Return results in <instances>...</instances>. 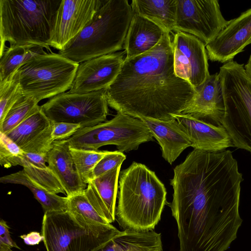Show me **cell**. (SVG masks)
<instances>
[{
    "label": "cell",
    "instance_id": "obj_1",
    "mask_svg": "<svg viewBox=\"0 0 251 251\" xmlns=\"http://www.w3.org/2000/svg\"><path fill=\"white\" fill-rule=\"evenodd\" d=\"M105 91L108 105L117 112L163 121L181 114L196 94L195 88L175 73L172 38L168 31L151 50L125 58L117 76Z\"/></svg>",
    "mask_w": 251,
    "mask_h": 251
},
{
    "label": "cell",
    "instance_id": "obj_2",
    "mask_svg": "<svg viewBox=\"0 0 251 251\" xmlns=\"http://www.w3.org/2000/svg\"><path fill=\"white\" fill-rule=\"evenodd\" d=\"M116 216L124 229L153 230L166 203L167 192L155 173L135 162L119 175Z\"/></svg>",
    "mask_w": 251,
    "mask_h": 251
},
{
    "label": "cell",
    "instance_id": "obj_3",
    "mask_svg": "<svg viewBox=\"0 0 251 251\" xmlns=\"http://www.w3.org/2000/svg\"><path fill=\"white\" fill-rule=\"evenodd\" d=\"M133 15L127 0H104L92 20L58 53L77 63L120 50Z\"/></svg>",
    "mask_w": 251,
    "mask_h": 251
},
{
    "label": "cell",
    "instance_id": "obj_4",
    "mask_svg": "<svg viewBox=\"0 0 251 251\" xmlns=\"http://www.w3.org/2000/svg\"><path fill=\"white\" fill-rule=\"evenodd\" d=\"M59 0H0V56L10 46L34 44L50 49Z\"/></svg>",
    "mask_w": 251,
    "mask_h": 251
},
{
    "label": "cell",
    "instance_id": "obj_5",
    "mask_svg": "<svg viewBox=\"0 0 251 251\" xmlns=\"http://www.w3.org/2000/svg\"><path fill=\"white\" fill-rule=\"evenodd\" d=\"M219 74L225 105L221 125L234 146L251 153V78L244 65L233 60L225 63Z\"/></svg>",
    "mask_w": 251,
    "mask_h": 251
},
{
    "label": "cell",
    "instance_id": "obj_6",
    "mask_svg": "<svg viewBox=\"0 0 251 251\" xmlns=\"http://www.w3.org/2000/svg\"><path fill=\"white\" fill-rule=\"evenodd\" d=\"M119 230L112 225H91L68 211L45 212L41 234L47 251H93L110 241Z\"/></svg>",
    "mask_w": 251,
    "mask_h": 251
},
{
    "label": "cell",
    "instance_id": "obj_7",
    "mask_svg": "<svg viewBox=\"0 0 251 251\" xmlns=\"http://www.w3.org/2000/svg\"><path fill=\"white\" fill-rule=\"evenodd\" d=\"M79 64L59 54L35 57L15 74L24 97L39 102L71 88Z\"/></svg>",
    "mask_w": 251,
    "mask_h": 251
},
{
    "label": "cell",
    "instance_id": "obj_8",
    "mask_svg": "<svg viewBox=\"0 0 251 251\" xmlns=\"http://www.w3.org/2000/svg\"><path fill=\"white\" fill-rule=\"evenodd\" d=\"M153 137L142 120L117 112L110 120L79 128L67 140L71 148L98 151L114 145L123 152L136 150L142 143L153 141Z\"/></svg>",
    "mask_w": 251,
    "mask_h": 251
},
{
    "label": "cell",
    "instance_id": "obj_9",
    "mask_svg": "<svg viewBox=\"0 0 251 251\" xmlns=\"http://www.w3.org/2000/svg\"><path fill=\"white\" fill-rule=\"evenodd\" d=\"M108 106L105 89H102L86 93L64 92L40 106L52 123L75 124L84 128L105 122Z\"/></svg>",
    "mask_w": 251,
    "mask_h": 251
},
{
    "label": "cell",
    "instance_id": "obj_10",
    "mask_svg": "<svg viewBox=\"0 0 251 251\" xmlns=\"http://www.w3.org/2000/svg\"><path fill=\"white\" fill-rule=\"evenodd\" d=\"M217 0H176L174 30L193 35L205 46L229 23Z\"/></svg>",
    "mask_w": 251,
    "mask_h": 251
},
{
    "label": "cell",
    "instance_id": "obj_11",
    "mask_svg": "<svg viewBox=\"0 0 251 251\" xmlns=\"http://www.w3.org/2000/svg\"><path fill=\"white\" fill-rule=\"evenodd\" d=\"M176 75L195 89L210 75L205 45L197 37L177 31L172 39Z\"/></svg>",
    "mask_w": 251,
    "mask_h": 251
},
{
    "label": "cell",
    "instance_id": "obj_12",
    "mask_svg": "<svg viewBox=\"0 0 251 251\" xmlns=\"http://www.w3.org/2000/svg\"><path fill=\"white\" fill-rule=\"evenodd\" d=\"M104 0H62L49 46L62 50L88 24Z\"/></svg>",
    "mask_w": 251,
    "mask_h": 251
},
{
    "label": "cell",
    "instance_id": "obj_13",
    "mask_svg": "<svg viewBox=\"0 0 251 251\" xmlns=\"http://www.w3.org/2000/svg\"><path fill=\"white\" fill-rule=\"evenodd\" d=\"M126 57L125 51H118L79 63L69 92L86 93L107 88L119 74Z\"/></svg>",
    "mask_w": 251,
    "mask_h": 251
},
{
    "label": "cell",
    "instance_id": "obj_14",
    "mask_svg": "<svg viewBox=\"0 0 251 251\" xmlns=\"http://www.w3.org/2000/svg\"><path fill=\"white\" fill-rule=\"evenodd\" d=\"M251 39V8L230 20L213 40L205 46L208 58L226 63L242 51Z\"/></svg>",
    "mask_w": 251,
    "mask_h": 251
},
{
    "label": "cell",
    "instance_id": "obj_15",
    "mask_svg": "<svg viewBox=\"0 0 251 251\" xmlns=\"http://www.w3.org/2000/svg\"><path fill=\"white\" fill-rule=\"evenodd\" d=\"M172 116L188 136L191 147L195 150L217 152L234 146L222 125L208 123L189 114H180Z\"/></svg>",
    "mask_w": 251,
    "mask_h": 251
},
{
    "label": "cell",
    "instance_id": "obj_16",
    "mask_svg": "<svg viewBox=\"0 0 251 251\" xmlns=\"http://www.w3.org/2000/svg\"><path fill=\"white\" fill-rule=\"evenodd\" d=\"M195 90L192 100L181 114L199 119L210 120L217 125H222L225 105L219 73L210 75Z\"/></svg>",
    "mask_w": 251,
    "mask_h": 251
},
{
    "label": "cell",
    "instance_id": "obj_17",
    "mask_svg": "<svg viewBox=\"0 0 251 251\" xmlns=\"http://www.w3.org/2000/svg\"><path fill=\"white\" fill-rule=\"evenodd\" d=\"M47 163L60 181L67 197L84 191L87 185L83 182L76 171L67 139L53 141L47 154Z\"/></svg>",
    "mask_w": 251,
    "mask_h": 251
},
{
    "label": "cell",
    "instance_id": "obj_18",
    "mask_svg": "<svg viewBox=\"0 0 251 251\" xmlns=\"http://www.w3.org/2000/svg\"><path fill=\"white\" fill-rule=\"evenodd\" d=\"M121 166L119 165L93 179L84 191L95 210L109 224L113 223L116 217V202Z\"/></svg>",
    "mask_w": 251,
    "mask_h": 251
},
{
    "label": "cell",
    "instance_id": "obj_19",
    "mask_svg": "<svg viewBox=\"0 0 251 251\" xmlns=\"http://www.w3.org/2000/svg\"><path fill=\"white\" fill-rule=\"evenodd\" d=\"M160 146L162 156L172 164L186 148L191 146L187 134L174 119L168 121L141 118Z\"/></svg>",
    "mask_w": 251,
    "mask_h": 251
},
{
    "label": "cell",
    "instance_id": "obj_20",
    "mask_svg": "<svg viewBox=\"0 0 251 251\" xmlns=\"http://www.w3.org/2000/svg\"><path fill=\"white\" fill-rule=\"evenodd\" d=\"M166 31L154 22L134 14L125 38L124 48L128 59L154 48Z\"/></svg>",
    "mask_w": 251,
    "mask_h": 251
},
{
    "label": "cell",
    "instance_id": "obj_21",
    "mask_svg": "<svg viewBox=\"0 0 251 251\" xmlns=\"http://www.w3.org/2000/svg\"><path fill=\"white\" fill-rule=\"evenodd\" d=\"M161 234L153 230L139 232L125 229L106 244L93 251H147L162 249Z\"/></svg>",
    "mask_w": 251,
    "mask_h": 251
},
{
    "label": "cell",
    "instance_id": "obj_22",
    "mask_svg": "<svg viewBox=\"0 0 251 251\" xmlns=\"http://www.w3.org/2000/svg\"><path fill=\"white\" fill-rule=\"evenodd\" d=\"M0 182L2 183L21 184L27 187L33 194L35 199L41 204L45 213L67 210V197H62L49 192L32 180L23 170L1 177Z\"/></svg>",
    "mask_w": 251,
    "mask_h": 251
},
{
    "label": "cell",
    "instance_id": "obj_23",
    "mask_svg": "<svg viewBox=\"0 0 251 251\" xmlns=\"http://www.w3.org/2000/svg\"><path fill=\"white\" fill-rule=\"evenodd\" d=\"M130 5L134 14L154 22L166 31L174 30L176 0H133Z\"/></svg>",
    "mask_w": 251,
    "mask_h": 251
},
{
    "label": "cell",
    "instance_id": "obj_24",
    "mask_svg": "<svg viewBox=\"0 0 251 251\" xmlns=\"http://www.w3.org/2000/svg\"><path fill=\"white\" fill-rule=\"evenodd\" d=\"M47 47L38 45L26 44L10 46L0 56V81L15 74L22 66L39 55L47 54Z\"/></svg>",
    "mask_w": 251,
    "mask_h": 251
},
{
    "label": "cell",
    "instance_id": "obj_25",
    "mask_svg": "<svg viewBox=\"0 0 251 251\" xmlns=\"http://www.w3.org/2000/svg\"><path fill=\"white\" fill-rule=\"evenodd\" d=\"M52 123L40 108L5 134L21 148L41 134Z\"/></svg>",
    "mask_w": 251,
    "mask_h": 251
},
{
    "label": "cell",
    "instance_id": "obj_26",
    "mask_svg": "<svg viewBox=\"0 0 251 251\" xmlns=\"http://www.w3.org/2000/svg\"><path fill=\"white\" fill-rule=\"evenodd\" d=\"M36 100L23 97L12 106L1 124L0 132L7 134L22 122L40 108Z\"/></svg>",
    "mask_w": 251,
    "mask_h": 251
},
{
    "label": "cell",
    "instance_id": "obj_27",
    "mask_svg": "<svg viewBox=\"0 0 251 251\" xmlns=\"http://www.w3.org/2000/svg\"><path fill=\"white\" fill-rule=\"evenodd\" d=\"M68 198L67 211L76 219L91 225L110 224L97 212L84 192Z\"/></svg>",
    "mask_w": 251,
    "mask_h": 251
},
{
    "label": "cell",
    "instance_id": "obj_28",
    "mask_svg": "<svg viewBox=\"0 0 251 251\" xmlns=\"http://www.w3.org/2000/svg\"><path fill=\"white\" fill-rule=\"evenodd\" d=\"M76 171L84 183L91 181L93 171L99 161L109 151H94L70 147Z\"/></svg>",
    "mask_w": 251,
    "mask_h": 251
},
{
    "label": "cell",
    "instance_id": "obj_29",
    "mask_svg": "<svg viewBox=\"0 0 251 251\" xmlns=\"http://www.w3.org/2000/svg\"><path fill=\"white\" fill-rule=\"evenodd\" d=\"M25 173L34 181L54 194L63 193L65 191L60 181L48 166H37L22 158L21 165Z\"/></svg>",
    "mask_w": 251,
    "mask_h": 251
},
{
    "label": "cell",
    "instance_id": "obj_30",
    "mask_svg": "<svg viewBox=\"0 0 251 251\" xmlns=\"http://www.w3.org/2000/svg\"><path fill=\"white\" fill-rule=\"evenodd\" d=\"M23 94L14 74L7 79L0 81V124Z\"/></svg>",
    "mask_w": 251,
    "mask_h": 251
},
{
    "label": "cell",
    "instance_id": "obj_31",
    "mask_svg": "<svg viewBox=\"0 0 251 251\" xmlns=\"http://www.w3.org/2000/svg\"><path fill=\"white\" fill-rule=\"evenodd\" d=\"M24 151L5 134L0 132V164L5 168L21 165Z\"/></svg>",
    "mask_w": 251,
    "mask_h": 251
},
{
    "label": "cell",
    "instance_id": "obj_32",
    "mask_svg": "<svg viewBox=\"0 0 251 251\" xmlns=\"http://www.w3.org/2000/svg\"><path fill=\"white\" fill-rule=\"evenodd\" d=\"M53 124L21 149L25 152L47 154L52 148Z\"/></svg>",
    "mask_w": 251,
    "mask_h": 251
},
{
    "label": "cell",
    "instance_id": "obj_33",
    "mask_svg": "<svg viewBox=\"0 0 251 251\" xmlns=\"http://www.w3.org/2000/svg\"><path fill=\"white\" fill-rule=\"evenodd\" d=\"M126 158V155L122 152L119 151H109L95 167L92 174L91 181L116 167L121 165Z\"/></svg>",
    "mask_w": 251,
    "mask_h": 251
},
{
    "label": "cell",
    "instance_id": "obj_34",
    "mask_svg": "<svg viewBox=\"0 0 251 251\" xmlns=\"http://www.w3.org/2000/svg\"><path fill=\"white\" fill-rule=\"evenodd\" d=\"M80 128L81 126L77 124L65 122L54 123L51 133L52 140L67 139Z\"/></svg>",
    "mask_w": 251,
    "mask_h": 251
},
{
    "label": "cell",
    "instance_id": "obj_35",
    "mask_svg": "<svg viewBox=\"0 0 251 251\" xmlns=\"http://www.w3.org/2000/svg\"><path fill=\"white\" fill-rule=\"evenodd\" d=\"M9 227L3 220L0 221V245H6L12 248H20L13 240L9 233Z\"/></svg>",
    "mask_w": 251,
    "mask_h": 251
},
{
    "label": "cell",
    "instance_id": "obj_36",
    "mask_svg": "<svg viewBox=\"0 0 251 251\" xmlns=\"http://www.w3.org/2000/svg\"><path fill=\"white\" fill-rule=\"evenodd\" d=\"M25 243L29 245H34L38 244L43 240V237L37 232H31L26 235H22L20 236Z\"/></svg>",
    "mask_w": 251,
    "mask_h": 251
},
{
    "label": "cell",
    "instance_id": "obj_37",
    "mask_svg": "<svg viewBox=\"0 0 251 251\" xmlns=\"http://www.w3.org/2000/svg\"><path fill=\"white\" fill-rule=\"evenodd\" d=\"M244 69L247 75L251 78V55L247 63L245 65Z\"/></svg>",
    "mask_w": 251,
    "mask_h": 251
},
{
    "label": "cell",
    "instance_id": "obj_38",
    "mask_svg": "<svg viewBox=\"0 0 251 251\" xmlns=\"http://www.w3.org/2000/svg\"><path fill=\"white\" fill-rule=\"evenodd\" d=\"M0 251H13L11 249L6 245H0Z\"/></svg>",
    "mask_w": 251,
    "mask_h": 251
},
{
    "label": "cell",
    "instance_id": "obj_39",
    "mask_svg": "<svg viewBox=\"0 0 251 251\" xmlns=\"http://www.w3.org/2000/svg\"><path fill=\"white\" fill-rule=\"evenodd\" d=\"M157 250H150V251H155Z\"/></svg>",
    "mask_w": 251,
    "mask_h": 251
},
{
    "label": "cell",
    "instance_id": "obj_40",
    "mask_svg": "<svg viewBox=\"0 0 251 251\" xmlns=\"http://www.w3.org/2000/svg\"><path fill=\"white\" fill-rule=\"evenodd\" d=\"M250 44H251V39H250V40L249 41V42H248V45Z\"/></svg>",
    "mask_w": 251,
    "mask_h": 251
},
{
    "label": "cell",
    "instance_id": "obj_41",
    "mask_svg": "<svg viewBox=\"0 0 251 251\" xmlns=\"http://www.w3.org/2000/svg\"><path fill=\"white\" fill-rule=\"evenodd\" d=\"M161 251V250H157V251Z\"/></svg>",
    "mask_w": 251,
    "mask_h": 251
}]
</instances>
